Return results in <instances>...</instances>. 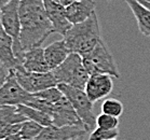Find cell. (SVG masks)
I'll use <instances>...</instances> for the list:
<instances>
[{
    "label": "cell",
    "instance_id": "1",
    "mask_svg": "<svg viewBox=\"0 0 150 140\" xmlns=\"http://www.w3.org/2000/svg\"><path fill=\"white\" fill-rule=\"evenodd\" d=\"M21 44L23 51L41 46L45 40L54 34L49 20L43 0H21Z\"/></svg>",
    "mask_w": 150,
    "mask_h": 140
},
{
    "label": "cell",
    "instance_id": "2",
    "mask_svg": "<svg viewBox=\"0 0 150 140\" xmlns=\"http://www.w3.org/2000/svg\"><path fill=\"white\" fill-rule=\"evenodd\" d=\"M102 40L98 17L95 12L81 24L72 25L64 36V41L69 51L82 57L89 55Z\"/></svg>",
    "mask_w": 150,
    "mask_h": 140
},
{
    "label": "cell",
    "instance_id": "3",
    "mask_svg": "<svg viewBox=\"0 0 150 140\" xmlns=\"http://www.w3.org/2000/svg\"><path fill=\"white\" fill-rule=\"evenodd\" d=\"M58 84H66L84 91L90 79L82 56L77 53H70L65 62L57 68L52 70Z\"/></svg>",
    "mask_w": 150,
    "mask_h": 140
},
{
    "label": "cell",
    "instance_id": "4",
    "mask_svg": "<svg viewBox=\"0 0 150 140\" xmlns=\"http://www.w3.org/2000/svg\"><path fill=\"white\" fill-rule=\"evenodd\" d=\"M82 59H83V65L90 75L102 73V75H109L112 78H120L119 70L117 68L112 54L110 53L103 40L96 45V48L89 55L82 57Z\"/></svg>",
    "mask_w": 150,
    "mask_h": 140
},
{
    "label": "cell",
    "instance_id": "5",
    "mask_svg": "<svg viewBox=\"0 0 150 140\" xmlns=\"http://www.w3.org/2000/svg\"><path fill=\"white\" fill-rule=\"evenodd\" d=\"M20 1L11 0L0 11V23L4 31L13 39L14 55L18 62L22 64L24 51L21 44V20H20Z\"/></svg>",
    "mask_w": 150,
    "mask_h": 140
},
{
    "label": "cell",
    "instance_id": "6",
    "mask_svg": "<svg viewBox=\"0 0 150 140\" xmlns=\"http://www.w3.org/2000/svg\"><path fill=\"white\" fill-rule=\"evenodd\" d=\"M58 89L71 103L85 126L91 130V128L96 125V116L93 113V103L90 100L86 93L66 84H58Z\"/></svg>",
    "mask_w": 150,
    "mask_h": 140
},
{
    "label": "cell",
    "instance_id": "7",
    "mask_svg": "<svg viewBox=\"0 0 150 140\" xmlns=\"http://www.w3.org/2000/svg\"><path fill=\"white\" fill-rule=\"evenodd\" d=\"M14 70L15 77L20 85L29 94L42 92L51 87L58 86V83L52 71L49 72H28L20 65Z\"/></svg>",
    "mask_w": 150,
    "mask_h": 140
},
{
    "label": "cell",
    "instance_id": "8",
    "mask_svg": "<svg viewBox=\"0 0 150 140\" xmlns=\"http://www.w3.org/2000/svg\"><path fill=\"white\" fill-rule=\"evenodd\" d=\"M29 97L30 94L26 92L17 82L14 70H10L6 82L0 86V107L25 105Z\"/></svg>",
    "mask_w": 150,
    "mask_h": 140
},
{
    "label": "cell",
    "instance_id": "9",
    "mask_svg": "<svg viewBox=\"0 0 150 140\" xmlns=\"http://www.w3.org/2000/svg\"><path fill=\"white\" fill-rule=\"evenodd\" d=\"M51 117L53 125L57 127L85 126L65 96L53 105Z\"/></svg>",
    "mask_w": 150,
    "mask_h": 140
},
{
    "label": "cell",
    "instance_id": "10",
    "mask_svg": "<svg viewBox=\"0 0 150 140\" xmlns=\"http://www.w3.org/2000/svg\"><path fill=\"white\" fill-rule=\"evenodd\" d=\"M113 81L109 75H90L84 92L93 103L105 98L112 92Z\"/></svg>",
    "mask_w": 150,
    "mask_h": 140
},
{
    "label": "cell",
    "instance_id": "11",
    "mask_svg": "<svg viewBox=\"0 0 150 140\" xmlns=\"http://www.w3.org/2000/svg\"><path fill=\"white\" fill-rule=\"evenodd\" d=\"M88 133H90V129L86 126L57 127L51 125L45 127L40 135L34 140H70Z\"/></svg>",
    "mask_w": 150,
    "mask_h": 140
},
{
    "label": "cell",
    "instance_id": "12",
    "mask_svg": "<svg viewBox=\"0 0 150 140\" xmlns=\"http://www.w3.org/2000/svg\"><path fill=\"white\" fill-rule=\"evenodd\" d=\"M43 4L49 20L53 25L54 32H57L64 37L72 26L66 17L65 7L56 4L54 0H43Z\"/></svg>",
    "mask_w": 150,
    "mask_h": 140
},
{
    "label": "cell",
    "instance_id": "13",
    "mask_svg": "<svg viewBox=\"0 0 150 140\" xmlns=\"http://www.w3.org/2000/svg\"><path fill=\"white\" fill-rule=\"evenodd\" d=\"M94 0H77L65 8L66 17L71 25L81 24L95 12Z\"/></svg>",
    "mask_w": 150,
    "mask_h": 140
},
{
    "label": "cell",
    "instance_id": "14",
    "mask_svg": "<svg viewBox=\"0 0 150 140\" xmlns=\"http://www.w3.org/2000/svg\"><path fill=\"white\" fill-rule=\"evenodd\" d=\"M23 68L28 72H49L51 71L48 64L45 62V49L41 46L33 48L30 50L24 52Z\"/></svg>",
    "mask_w": 150,
    "mask_h": 140
},
{
    "label": "cell",
    "instance_id": "15",
    "mask_svg": "<svg viewBox=\"0 0 150 140\" xmlns=\"http://www.w3.org/2000/svg\"><path fill=\"white\" fill-rule=\"evenodd\" d=\"M70 53L71 52L67 48L64 39L54 41L53 43L49 44L48 46H45V57L50 70L52 71V70L57 68L58 66H61L67 59Z\"/></svg>",
    "mask_w": 150,
    "mask_h": 140
},
{
    "label": "cell",
    "instance_id": "16",
    "mask_svg": "<svg viewBox=\"0 0 150 140\" xmlns=\"http://www.w3.org/2000/svg\"><path fill=\"white\" fill-rule=\"evenodd\" d=\"M0 62L9 70L22 65L16 59L13 51V39L4 31L0 23Z\"/></svg>",
    "mask_w": 150,
    "mask_h": 140
},
{
    "label": "cell",
    "instance_id": "17",
    "mask_svg": "<svg viewBox=\"0 0 150 140\" xmlns=\"http://www.w3.org/2000/svg\"><path fill=\"white\" fill-rule=\"evenodd\" d=\"M130 7L138 25L140 34L145 37H150V10L140 4L137 0H124Z\"/></svg>",
    "mask_w": 150,
    "mask_h": 140
},
{
    "label": "cell",
    "instance_id": "18",
    "mask_svg": "<svg viewBox=\"0 0 150 140\" xmlns=\"http://www.w3.org/2000/svg\"><path fill=\"white\" fill-rule=\"evenodd\" d=\"M17 107V111L24 115L27 120H30V121H34L36 123L40 124L43 127H48L53 125L52 123V117L47 113L42 112L40 110H37L35 108H31V107H28L26 105H18Z\"/></svg>",
    "mask_w": 150,
    "mask_h": 140
},
{
    "label": "cell",
    "instance_id": "19",
    "mask_svg": "<svg viewBox=\"0 0 150 140\" xmlns=\"http://www.w3.org/2000/svg\"><path fill=\"white\" fill-rule=\"evenodd\" d=\"M27 119L17 111L16 106H1L0 107V127L23 123Z\"/></svg>",
    "mask_w": 150,
    "mask_h": 140
},
{
    "label": "cell",
    "instance_id": "20",
    "mask_svg": "<svg viewBox=\"0 0 150 140\" xmlns=\"http://www.w3.org/2000/svg\"><path fill=\"white\" fill-rule=\"evenodd\" d=\"M45 127L40 125V124L36 123L34 121L27 120L24 123H22V127L20 130V135L23 140H34L37 138L43 130Z\"/></svg>",
    "mask_w": 150,
    "mask_h": 140
},
{
    "label": "cell",
    "instance_id": "21",
    "mask_svg": "<svg viewBox=\"0 0 150 140\" xmlns=\"http://www.w3.org/2000/svg\"><path fill=\"white\" fill-rule=\"evenodd\" d=\"M123 111H124L123 103L116 98L106 99L102 105V113H105L108 115L119 117L122 115Z\"/></svg>",
    "mask_w": 150,
    "mask_h": 140
},
{
    "label": "cell",
    "instance_id": "22",
    "mask_svg": "<svg viewBox=\"0 0 150 140\" xmlns=\"http://www.w3.org/2000/svg\"><path fill=\"white\" fill-rule=\"evenodd\" d=\"M38 98L42 99V100H45L50 103H57L58 100H61L63 97H64V94L62 93V91L58 89V86L56 87H51V89H48L45 91H42V92L36 93V94H33Z\"/></svg>",
    "mask_w": 150,
    "mask_h": 140
},
{
    "label": "cell",
    "instance_id": "23",
    "mask_svg": "<svg viewBox=\"0 0 150 140\" xmlns=\"http://www.w3.org/2000/svg\"><path fill=\"white\" fill-rule=\"evenodd\" d=\"M96 125L103 129H117L119 125V117L100 113L96 116Z\"/></svg>",
    "mask_w": 150,
    "mask_h": 140
},
{
    "label": "cell",
    "instance_id": "24",
    "mask_svg": "<svg viewBox=\"0 0 150 140\" xmlns=\"http://www.w3.org/2000/svg\"><path fill=\"white\" fill-rule=\"evenodd\" d=\"M119 136V129H103V128H95L90 133L88 140H110L117 139Z\"/></svg>",
    "mask_w": 150,
    "mask_h": 140
},
{
    "label": "cell",
    "instance_id": "25",
    "mask_svg": "<svg viewBox=\"0 0 150 140\" xmlns=\"http://www.w3.org/2000/svg\"><path fill=\"white\" fill-rule=\"evenodd\" d=\"M9 73H10V70H9L7 67H4V64L0 62V86L6 82V80H7Z\"/></svg>",
    "mask_w": 150,
    "mask_h": 140
},
{
    "label": "cell",
    "instance_id": "26",
    "mask_svg": "<svg viewBox=\"0 0 150 140\" xmlns=\"http://www.w3.org/2000/svg\"><path fill=\"white\" fill-rule=\"evenodd\" d=\"M56 4H61V6H63V7H68L69 4H71L72 2H75V1H77V0H54Z\"/></svg>",
    "mask_w": 150,
    "mask_h": 140
},
{
    "label": "cell",
    "instance_id": "27",
    "mask_svg": "<svg viewBox=\"0 0 150 140\" xmlns=\"http://www.w3.org/2000/svg\"><path fill=\"white\" fill-rule=\"evenodd\" d=\"M10 1L11 0H0V11H1V9H2L4 6H7Z\"/></svg>",
    "mask_w": 150,
    "mask_h": 140
},
{
    "label": "cell",
    "instance_id": "28",
    "mask_svg": "<svg viewBox=\"0 0 150 140\" xmlns=\"http://www.w3.org/2000/svg\"><path fill=\"white\" fill-rule=\"evenodd\" d=\"M138 2H139L140 4H143L144 7L147 8L148 10H150V2H146V1H142V0H137Z\"/></svg>",
    "mask_w": 150,
    "mask_h": 140
},
{
    "label": "cell",
    "instance_id": "29",
    "mask_svg": "<svg viewBox=\"0 0 150 140\" xmlns=\"http://www.w3.org/2000/svg\"><path fill=\"white\" fill-rule=\"evenodd\" d=\"M70 140H85V135H82V136L76 137V138H74V139H70Z\"/></svg>",
    "mask_w": 150,
    "mask_h": 140
},
{
    "label": "cell",
    "instance_id": "30",
    "mask_svg": "<svg viewBox=\"0 0 150 140\" xmlns=\"http://www.w3.org/2000/svg\"><path fill=\"white\" fill-rule=\"evenodd\" d=\"M142 1H146V2H150V0H142Z\"/></svg>",
    "mask_w": 150,
    "mask_h": 140
},
{
    "label": "cell",
    "instance_id": "31",
    "mask_svg": "<svg viewBox=\"0 0 150 140\" xmlns=\"http://www.w3.org/2000/svg\"><path fill=\"white\" fill-rule=\"evenodd\" d=\"M110 140H117V139H110Z\"/></svg>",
    "mask_w": 150,
    "mask_h": 140
}]
</instances>
